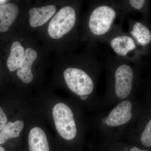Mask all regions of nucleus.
<instances>
[{
  "label": "nucleus",
  "instance_id": "nucleus-18",
  "mask_svg": "<svg viewBox=\"0 0 151 151\" xmlns=\"http://www.w3.org/2000/svg\"><path fill=\"white\" fill-rule=\"evenodd\" d=\"M130 151H148L147 150H141L137 147H134L131 149Z\"/></svg>",
  "mask_w": 151,
  "mask_h": 151
},
{
  "label": "nucleus",
  "instance_id": "nucleus-19",
  "mask_svg": "<svg viewBox=\"0 0 151 151\" xmlns=\"http://www.w3.org/2000/svg\"><path fill=\"white\" fill-rule=\"evenodd\" d=\"M7 1H5V0H0V6L6 4Z\"/></svg>",
  "mask_w": 151,
  "mask_h": 151
},
{
  "label": "nucleus",
  "instance_id": "nucleus-11",
  "mask_svg": "<svg viewBox=\"0 0 151 151\" xmlns=\"http://www.w3.org/2000/svg\"><path fill=\"white\" fill-rule=\"evenodd\" d=\"M111 46L116 54L122 56H126L136 47L134 39L127 35L119 36L114 38L111 41Z\"/></svg>",
  "mask_w": 151,
  "mask_h": 151
},
{
  "label": "nucleus",
  "instance_id": "nucleus-8",
  "mask_svg": "<svg viewBox=\"0 0 151 151\" xmlns=\"http://www.w3.org/2000/svg\"><path fill=\"white\" fill-rule=\"evenodd\" d=\"M56 11V7L52 5L31 9L29 12L30 25L33 28L43 25L51 18Z\"/></svg>",
  "mask_w": 151,
  "mask_h": 151
},
{
  "label": "nucleus",
  "instance_id": "nucleus-6",
  "mask_svg": "<svg viewBox=\"0 0 151 151\" xmlns=\"http://www.w3.org/2000/svg\"><path fill=\"white\" fill-rule=\"evenodd\" d=\"M132 104L125 100L116 106L106 119V123L110 127H118L126 124L132 119Z\"/></svg>",
  "mask_w": 151,
  "mask_h": 151
},
{
  "label": "nucleus",
  "instance_id": "nucleus-4",
  "mask_svg": "<svg viewBox=\"0 0 151 151\" xmlns=\"http://www.w3.org/2000/svg\"><path fill=\"white\" fill-rule=\"evenodd\" d=\"M65 83L73 93L79 95L92 93L94 84L90 76L84 70L76 68H68L63 72Z\"/></svg>",
  "mask_w": 151,
  "mask_h": 151
},
{
  "label": "nucleus",
  "instance_id": "nucleus-17",
  "mask_svg": "<svg viewBox=\"0 0 151 151\" xmlns=\"http://www.w3.org/2000/svg\"><path fill=\"white\" fill-rule=\"evenodd\" d=\"M145 1L144 0H130L129 3L132 7L137 10L142 9L145 4Z\"/></svg>",
  "mask_w": 151,
  "mask_h": 151
},
{
  "label": "nucleus",
  "instance_id": "nucleus-10",
  "mask_svg": "<svg viewBox=\"0 0 151 151\" xmlns=\"http://www.w3.org/2000/svg\"><path fill=\"white\" fill-rule=\"evenodd\" d=\"M18 7L13 3L0 6V32H5L12 26L18 15Z\"/></svg>",
  "mask_w": 151,
  "mask_h": 151
},
{
  "label": "nucleus",
  "instance_id": "nucleus-9",
  "mask_svg": "<svg viewBox=\"0 0 151 151\" xmlns=\"http://www.w3.org/2000/svg\"><path fill=\"white\" fill-rule=\"evenodd\" d=\"M28 140L29 151H50L47 137L40 127H34L30 130Z\"/></svg>",
  "mask_w": 151,
  "mask_h": 151
},
{
  "label": "nucleus",
  "instance_id": "nucleus-15",
  "mask_svg": "<svg viewBox=\"0 0 151 151\" xmlns=\"http://www.w3.org/2000/svg\"><path fill=\"white\" fill-rule=\"evenodd\" d=\"M141 141L144 146H151V120H150L143 132L141 137Z\"/></svg>",
  "mask_w": 151,
  "mask_h": 151
},
{
  "label": "nucleus",
  "instance_id": "nucleus-20",
  "mask_svg": "<svg viewBox=\"0 0 151 151\" xmlns=\"http://www.w3.org/2000/svg\"><path fill=\"white\" fill-rule=\"evenodd\" d=\"M80 98L82 99V100H86V99L88 98V96H87V95H82V96H80Z\"/></svg>",
  "mask_w": 151,
  "mask_h": 151
},
{
  "label": "nucleus",
  "instance_id": "nucleus-7",
  "mask_svg": "<svg viewBox=\"0 0 151 151\" xmlns=\"http://www.w3.org/2000/svg\"><path fill=\"white\" fill-rule=\"evenodd\" d=\"M37 57V52L32 48H27L25 51L24 58L18 68L17 76L25 84L31 83L33 79L32 66Z\"/></svg>",
  "mask_w": 151,
  "mask_h": 151
},
{
  "label": "nucleus",
  "instance_id": "nucleus-5",
  "mask_svg": "<svg viewBox=\"0 0 151 151\" xmlns=\"http://www.w3.org/2000/svg\"><path fill=\"white\" fill-rule=\"evenodd\" d=\"M133 76L132 68L127 64H122L116 69L115 92L119 98L124 99L129 95L132 90Z\"/></svg>",
  "mask_w": 151,
  "mask_h": 151
},
{
  "label": "nucleus",
  "instance_id": "nucleus-22",
  "mask_svg": "<svg viewBox=\"0 0 151 151\" xmlns=\"http://www.w3.org/2000/svg\"><path fill=\"white\" fill-rule=\"evenodd\" d=\"M103 123H104V124H105V123H106V119H103Z\"/></svg>",
  "mask_w": 151,
  "mask_h": 151
},
{
  "label": "nucleus",
  "instance_id": "nucleus-14",
  "mask_svg": "<svg viewBox=\"0 0 151 151\" xmlns=\"http://www.w3.org/2000/svg\"><path fill=\"white\" fill-rule=\"evenodd\" d=\"M137 42L143 46L147 45L151 41V34L148 28L140 22L135 23L131 32Z\"/></svg>",
  "mask_w": 151,
  "mask_h": 151
},
{
  "label": "nucleus",
  "instance_id": "nucleus-1",
  "mask_svg": "<svg viewBox=\"0 0 151 151\" xmlns=\"http://www.w3.org/2000/svg\"><path fill=\"white\" fill-rule=\"evenodd\" d=\"M52 115L60 136L67 140L73 139L77 134V129L70 108L65 103H57L52 109Z\"/></svg>",
  "mask_w": 151,
  "mask_h": 151
},
{
  "label": "nucleus",
  "instance_id": "nucleus-12",
  "mask_svg": "<svg viewBox=\"0 0 151 151\" xmlns=\"http://www.w3.org/2000/svg\"><path fill=\"white\" fill-rule=\"evenodd\" d=\"M24 49L20 42L15 41L11 47L10 53L7 60L9 70L14 71L18 68L24 56Z\"/></svg>",
  "mask_w": 151,
  "mask_h": 151
},
{
  "label": "nucleus",
  "instance_id": "nucleus-3",
  "mask_svg": "<svg viewBox=\"0 0 151 151\" xmlns=\"http://www.w3.org/2000/svg\"><path fill=\"white\" fill-rule=\"evenodd\" d=\"M116 16V11L110 6H99L89 17L88 26L94 35H104L110 30Z\"/></svg>",
  "mask_w": 151,
  "mask_h": 151
},
{
  "label": "nucleus",
  "instance_id": "nucleus-21",
  "mask_svg": "<svg viewBox=\"0 0 151 151\" xmlns=\"http://www.w3.org/2000/svg\"><path fill=\"white\" fill-rule=\"evenodd\" d=\"M0 151H6V150L4 148L0 145Z\"/></svg>",
  "mask_w": 151,
  "mask_h": 151
},
{
  "label": "nucleus",
  "instance_id": "nucleus-16",
  "mask_svg": "<svg viewBox=\"0 0 151 151\" xmlns=\"http://www.w3.org/2000/svg\"><path fill=\"white\" fill-rule=\"evenodd\" d=\"M8 123V119L3 109L0 106V132Z\"/></svg>",
  "mask_w": 151,
  "mask_h": 151
},
{
  "label": "nucleus",
  "instance_id": "nucleus-2",
  "mask_svg": "<svg viewBox=\"0 0 151 151\" xmlns=\"http://www.w3.org/2000/svg\"><path fill=\"white\" fill-rule=\"evenodd\" d=\"M76 21L74 9L70 6L60 9L52 19L48 27L49 35L54 39H59L68 33L74 27Z\"/></svg>",
  "mask_w": 151,
  "mask_h": 151
},
{
  "label": "nucleus",
  "instance_id": "nucleus-13",
  "mask_svg": "<svg viewBox=\"0 0 151 151\" xmlns=\"http://www.w3.org/2000/svg\"><path fill=\"white\" fill-rule=\"evenodd\" d=\"M24 127V123L20 120L9 122L0 132V145L9 139L18 137Z\"/></svg>",
  "mask_w": 151,
  "mask_h": 151
}]
</instances>
